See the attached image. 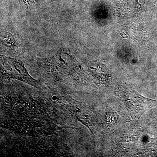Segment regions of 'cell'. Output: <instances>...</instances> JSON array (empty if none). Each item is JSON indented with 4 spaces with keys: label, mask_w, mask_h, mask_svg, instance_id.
Returning a JSON list of instances; mask_svg holds the SVG:
<instances>
[{
    "label": "cell",
    "mask_w": 157,
    "mask_h": 157,
    "mask_svg": "<svg viewBox=\"0 0 157 157\" xmlns=\"http://www.w3.org/2000/svg\"><path fill=\"white\" fill-rule=\"evenodd\" d=\"M118 97L132 119H139L147 110L157 106V101L141 95L133 88L123 86Z\"/></svg>",
    "instance_id": "cell-1"
},
{
    "label": "cell",
    "mask_w": 157,
    "mask_h": 157,
    "mask_svg": "<svg viewBox=\"0 0 157 157\" xmlns=\"http://www.w3.org/2000/svg\"><path fill=\"white\" fill-rule=\"evenodd\" d=\"M2 60L3 71L9 78L19 79L34 87H38V82L29 75L21 62L5 56H2Z\"/></svg>",
    "instance_id": "cell-2"
},
{
    "label": "cell",
    "mask_w": 157,
    "mask_h": 157,
    "mask_svg": "<svg viewBox=\"0 0 157 157\" xmlns=\"http://www.w3.org/2000/svg\"><path fill=\"white\" fill-rule=\"evenodd\" d=\"M1 36L2 40L9 47L16 48L17 47V45H19L17 43V40L11 34L5 32L2 33Z\"/></svg>",
    "instance_id": "cell-3"
},
{
    "label": "cell",
    "mask_w": 157,
    "mask_h": 157,
    "mask_svg": "<svg viewBox=\"0 0 157 157\" xmlns=\"http://www.w3.org/2000/svg\"><path fill=\"white\" fill-rule=\"evenodd\" d=\"M23 4H24L25 6H29L30 5L31 3L33 2L35 0H21Z\"/></svg>",
    "instance_id": "cell-4"
}]
</instances>
